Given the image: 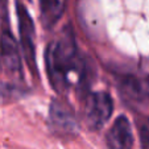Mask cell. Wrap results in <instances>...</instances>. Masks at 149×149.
<instances>
[{"label": "cell", "instance_id": "1", "mask_svg": "<svg viewBox=\"0 0 149 149\" xmlns=\"http://www.w3.org/2000/svg\"><path fill=\"white\" fill-rule=\"evenodd\" d=\"M75 66V45L70 32L62 31L59 37L50 44L46 53V69L53 87L62 91L69 82Z\"/></svg>", "mask_w": 149, "mask_h": 149}, {"label": "cell", "instance_id": "2", "mask_svg": "<svg viewBox=\"0 0 149 149\" xmlns=\"http://www.w3.org/2000/svg\"><path fill=\"white\" fill-rule=\"evenodd\" d=\"M113 111V103L107 93H94L84 104V119L90 130H100Z\"/></svg>", "mask_w": 149, "mask_h": 149}, {"label": "cell", "instance_id": "3", "mask_svg": "<svg viewBox=\"0 0 149 149\" xmlns=\"http://www.w3.org/2000/svg\"><path fill=\"white\" fill-rule=\"evenodd\" d=\"M17 17H19V29H20V41L21 49L24 53L29 69L36 73V50H34V26L26 8L17 1Z\"/></svg>", "mask_w": 149, "mask_h": 149}, {"label": "cell", "instance_id": "4", "mask_svg": "<svg viewBox=\"0 0 149 149\" xmlns=\"http://www.w3.org/2000/svg\"><path fill=\"white\" fill-rule=\"evenodd\" d=\"M106 143L108 149H133V131L127 116L121 115L113 121L107 133Z\"/></svg>", "mask_w": 149, "mask_h": 149}, {"label": "cell", "instance_id": "5", "mask_svg": "<svg viewBox=\"0 0 149 149\" xmlns=\"http://www.w3.org/2000/svg\"><path fill=\"white\" fill-rule=\"evenodd\" d=\"M50 123L56 131L62 133H73L77 128V121L71 108L61 100H54L49 111Z\"/></svg>", "mask_w": 149, "mask_h": 149}, {"label": "cell", "instance_id": "6", "mask_svg": "<svg viewBox=\"0 0 149 149\" xmlns=\"http://www.w3.org/2000/svg\"><path fill=\"white\" fill-rule=\"evenodd\" d=\"M0 58L9 71H20L19 49L8 28L4 29L0 37Z\"/></svg>", "mask_w": 149, "mask_h": 149}, {"label": "cell", "instance_id": "7", "mask_svg": "<svg viewBox=\"0 0 149 149\" xmlns=\"http://www.w3.org/2000/svg\"><path fill=\"white\" fill-rule=\"evenodd\" d=\"M120 84L124 93L132 98H143L149 95V78L139 79L135 77H125Z\"/></svg>", "mask_w": 149, "mask_h": 149}, {"label": "cell", "instance_id": "8", "mask_svg": "<svg viewBox=\"0 0 149 149\" xmlns=\"http://www.w3.org/2000/svg\"><path fill=\"white\" fill-rule=\"evenodd\" d=\"M40 7L46 23L54 24L63 12L65 0H40Z\"/></svg>", "mask_w": 149, "mask_h": 149}, {"label": "cell", "instance_id": "9", "mask_svg": "<svg viewBox=\"0 0 149 149\" xmlns=\"http://www.w3.org/2000/svg\"><path fill=\"white\" fill-rule=\"evenodd\" d=\"M140 139L144 149H149V119H146L140 127Z\"/></svg>", "mask_w": 149, "mask_h": 149}, {"label": "cell", "instance_id": "10", "mask_svg": "<svg viewBox=\"0 0 149 149\" xmlns=\"http://www.w3.org/2000/svg\"><path fill=\"white\" fill-rule=\"evenodd\" d=\"M6 23H7V20H6V0H0V37H1L3 31L7 28Z\"/></svg>", "mask_w": 149, "mask_h": 149}]
</instances>
